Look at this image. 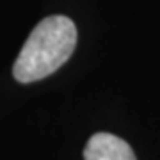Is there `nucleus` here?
<instances>
[{
  "label": "nucleus",
  "mask_w": 160,
  "mask_h": 160,
  "mask_svg": "<svg viewBox=\"0 0 160 160\" xmlns=\"http://www.w3.org/2000/svg\"><path fill=\"white\" fill-rule=\"evenodd\" d=\"M77 46V27L66 16L41 20L27 38L14 61L12 75L18 82L30 84L57 71Z\"/></svg>",
  "instance_id": "nucleus-1"
},
{
  "label": "nucleus",
  "mask_w": 160,
  "mask_h": 160,
  "mask_svg": "<svg viewBox=\"0 0 160 160\" xmlns=\"http://www.w3.org/2000/svg\"><path fill=\"white\" fill-rule=\"evenodd\" d=\"M84 160H137L130 144L112 133H94L84 148Z\"/></svg>",
  "instance_id": "nucleus-2"
}]
</instances>
